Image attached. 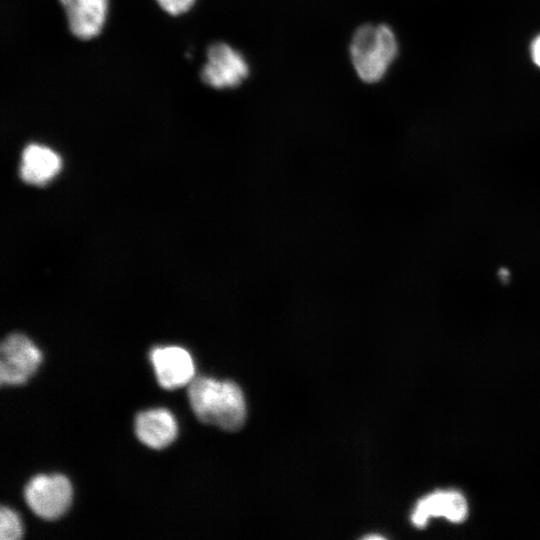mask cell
Listing matches in <instances>:
<instances>
[{
  "label": "cell",
  "mask_w": 540,
  "mask_h": 540,
  "mask_svg": "<svg viewBox=\"0 0 540 540\" xmlns=\"http://www.w3.org/2000/svg\"><path fill=\"white\" fill-rule=\"evenodd\" d=\"M177 423L173 414L163 408L150 409L139 413L135 421L138 439L153 449H163L177 436Z\"/></svg>",
  "instance_id": "obj_9"
},
{
  "label": "cell",
  "mask_w": 540,
  "mask_h": 540,
  "mask_svg": "<svg viewBox=\"0 0 540 540\" xmlns=\"http://www.w3.org/2000/svg\"><path fill=\"white\" fill-rule=\"evenodd\" d=\"M73 35L80 39L96 36L102 29L108 0H59Z\"/></svg>",
  "instance_id": "obj_8"
},
{
  "label": "cell",
  "mask_w": 540,
  "mask_h": 540,
  "mask_svg": "<svg viewBox=\"0 0 540 540\" xmlns=\"http://www.w3.org/2000/svg\"><path fill=\"white\" fill-rule=\"evenodd\" d=\"M157 381L164 389H176L194 379L195 367L190 353L179 346L155 347L150 352Z\"/></svg>",
  "instance_id": "obj_6"
},
{
  "label": "cell",
  "mask_w": 540,
  "mask_h": 540,
  "mask_svg": "<svg viewBox=\"0 0 540 540\" xmlns=\"http://www.w3.org/2000/svg\"><path fill=\"white\" fill-rule=\"evenodd\" d=\"M61 168L59 155L50 148L30 144L22 153L21 178L30 184L42 185L51 180Z\"/></svg>",
  "instance_id": "obj_10"
},
{
  "label": "cell",
  "mask_w": 540,
  "mask_h": 540,
  "mask_svg": "<svg viewBox=\"0 0 540 540\" xmlns=\"http://www.w3.org/2000/svg\"><path fill=\"white\" fill-rule=\"evenodd\" d=\"M249 75V66L237 50L226 43H214L207 51V61L202 68L201 78L217 89L238 86Z\"/></svg>",
  "instance_id": "obj_5"
},
{
  "label": "cell",
  "mask_w": 540,
  "mask_h": 540,
  "mask_svg": "<svg viewBox=\"0 0 540 540\" xmlns=\"http://www.w3.org/2000/svg\"><path fill=\"white\" fill-rule=\"evenodd\" d=\"M188 398L193 412L204 423L235 431L245 421L244 396L234 382L194 378L189 383Z\"/></svg>",
  "instance_id": "obj_1"
},
{
  "label": "cell",
  "mask_w": 540,
  "mask_h": 540,
  "mask_svg": "<svg viewBox=\"0 0 540 540\" xmlns=\"http://www.w3.org/2000/svg\"><path fill=\"white\" fill-rule=\"evenodd\" d=\"M72 486L61 474L36 475L26 485L24 497L27 505L38 517L56 520L70 507Z\"/></svg>",
  "instance_id": "obj_3"
},
{
  "label": "cell",
  "mask_w": 540,
  "mask_h": 540,
  "mask_svg": "<svg viewBox=\"0 0 540 540\" xmlns=\"http://www.w3.org/2000/svg\"><path fill=\"white\" fill-rule=\"evenodd\" d=\"M531 56L534 63L540 67V35L533 41L531 45Z\"/></svg>",
  "instance_id": "obj_13"
},
{
  "label": "cell",
  "mask_w": 540,
  "mask_h": 540,
  "mask_svg": "<svg viewBox=\"0 0 540 540\" xmlns=\"http://www.w3.org/2000/svg\"><path fill=\"white\" fill-rule=\"evenodd\" d=\"M158 4L166 12L172 15H177L187 11L193 4L194 0H156Z\"/></svg>",
  "instance_id": "obj_12"
},
{
  "label": "cell",
  "mask_w": 540,
  "mask_h": 540,
  "mask_svg": "<svg viewBox=\"0 0 540 540\" xmlns=\"http://www.w3.org/2000/svg\"><path fill=\"white\" fill-rule=\"evenodd\" d=\"M0 382L20 385L29 380L42 362L39 348L25 335L7 336L0 348Z\"/></svg>",
  "instance_id": "obj_4"
},
{
  "label": "cell",
  "mask_w": 540,
  "mask_h": 540,
  "mask_svg": "<svg viewBox=\"0 0 540 540\" xmlns=\"http://www.w3.org/2000/svg\"><path fill=\"white\" fill-rule=\"evenodd\" d=\"M468 512L464 496L456 491H439L421 499L412 514V522L423 527L431 517H445L452 522H462Z\"/></svg>",
  "instance_id": "obj_7"
},
{
  "label": "cell",
  "mask_w": 540,
  "mask_h": 540,
  "mask_svg": "<svg viewBox=\"0 0 540 540\" xmlns=\"http://www.w3.org/2000/svg\"><path fill=\"white\" fill-rule=\"evenodd\" d=\"M499 278L501 279V281L503 283H506L509 281V278H510V273L507 269H502L499 271V274H498Z\"/></svg>",
  "instance_id": "obj_14"
},
{
  "label": "cell",
  "mask_w": 540,
  "mask_h": 540,
  "mask_svg": "<svg viewBox=\"0 0 540 540\" xmlns=\"http://www.w3.org/2000/svg\"><path fill=\"white\" fill-rule=\"evenodd\" d=\"M397 51L396 37L390 27L384 24L360 27L350 45L355 71L367 83H375L383 78Z\"/></svg>",
  "instance_id": "obj_2"
},
{
  "label": "cell",
  "mask_w": 540,
  "mask_h": 540,
  "mask_svg": "<svg viewBox=\"0 0 540 540\" xmlns=\"http://www.w3.org/2000/svg\"><path fill=\"white\" fill-rule=\"evenodd\" d=\"M23 527L19 516L10 508L0 509L1 540H17L22 537Z\"/></svg>",
  "instance_id": "obj_11"
}]
</instances>
